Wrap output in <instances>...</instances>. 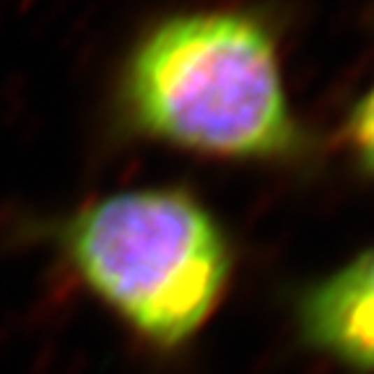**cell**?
Listing matches in <instances>:
<instances>
[{
    "instance_id": "cell-4",
    "label": "cell",
    "mask_w": 374,
    "mask_h": 374,
    "mask_svg": "<svg viewBox=\"0 0 374 374\" xmlns=\"http://www.w3.org/2000/svg\"><path fill=\"white\" fill-rule=\"evenodd\" d=\"M343 136L356 164L374 177V81L348 112L343 122Z\"/></svg>"
},
{
    "instance_id": "cell-2",
    "label": "cell",
    "mask_w": 374,
    "mask_h": 374,
    "mask_svg": "<svg viewBox=\"0 0 374 374\" xmlns=\"http://www.w3.org/2000/svg\"><path fill=\"white\" fill-rule=\"evenodd\" d=\"M16 231L47 247L101 310L159 354L201 336L234 273L224 226L180 187L117 190Z\"/></svg>"
},
{
    "instance_id": "cell-3",
    "label": "cell",
    "mask_w": 374,
    "mask_h": 374,
    "mask_svg": "<svg viewBox=\"0 0 374 374\" xmlns=\"http://www.w3.org/2000/svg\"><path fill=\"white\" fill-rule=\"evenodd\" d=\"M294 328L310 354L348 374H374V247L296 294Z\"/></svg>"
},
{
    "instance_id": "cell-1",
    "label": "cell",
    "mask_w": 374,
    "mask_h": 374,
    "mask_svg": "<svg viewBox=\"0 0 374 374\" xmlns=\"http://www.w3.org/2000/svg\"><path fill=\"white\" fill-rule=\"evenodd\" d=\"M120 125L234 161H286L304 148L268 21L239 8L185 10L130 47L115 89Z\"/></svg>"
}]
</instances>
